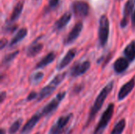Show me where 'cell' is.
Masks as SVG:
<instances>
[{
	"label": "cell",
	"mask_w": 135,
	"mask_h": 134,
	"mask_svg": "<svg viewBox=\"0 0 135 134\" xmlns=\"http://www.w3.org/2000/svg\"><path fill=\"white\" fill-rule=\"evenodd\" d=\"M113 85H114V82L113 81H112L109 84H108L102 89V91L100 92V94L97 97V99H96L93 107L90 109V111H89V117H88V120H87V122L85 123V127H87L88 126L90 125V123L93 121V119L95 118V117L97 116L98 112L100 111V109L103 107V105H104L107 97L108 96V95L112 92V90L113 88Z\"/></svg>",
	"instance_id": "cell-1"
},
{
	"label": "cell",
	"mask_w": 135,
	"mask_h": 134,
	"mask_svg": "<svg viewBox=\"0 0 135 134\" xmlns=\"http://www.w3.org/2000/svg\"><path fill=\"white\" fill-rule=\"evenodd\" d=\"M66 74V73H59V74L56 75L51 80V81L48 85H47L44 88H43L41 89V91L38 93L36 101L40 102L43 100H44L45 98H47V96H49L50 95H51L54 92V91L57 88V87L63 81V79L65 78Z\"/></svg>",
	"instance_id": "cell-2"
},
{
	"label": "cell",
	"mask_w": 135,
	"mask_h": 134,
	"mask_svg": "<svg viewBox=\"0 0 135 134\" xmlns=\"http://www.w3.org/2000/svg\"><path fill=\"white\" fill-rule=\"evenodd\" d=\"M114 111H115L114 103H110L106 108V110L103 112L101 118L98 122L97 127L94 130L93 134H103L112 118V116L114 115Z\"/></svg>",
	"instance_id": "cell-3"
},
{
	"label": "cell",
	"mask_w": 135,
	"mask_h": 134,
	"mask_svg": "<svg viewBox=\"0 0 135 134\" xmlns=\"http://www.w3.org/2000/svg\"><path fill=\"white\" fill-rule=\"evenodd\" d=\"M66 92H61L59 94H57V96L53 98L48 103H47L40 111L39 114L41 115V117H46L50 115H51L52 113H54L56 109L59 107L60 103L62 102V100L65 98Z\"/></svg>",
	"instance_id": "cell-4"
},
{
	"label": "cell",
	"mask_w": 135,
	"mask_h": 134,
	"mask_svg": "<svg viewBox=\"0 0 135 134\" xmlns=\"http://www.w3.org/2000/svg\"><path fill=\"white\" fill-rule=\"evenodd\" d=\"M73 118V114H67L59 118L55 123L51 127L48 134H62Z\"/></svg>",
	"instance_id": "cell-5"
},
{
	"label": "cell",
	"mask_w": 135,
	"mask_h": 134,
	"mask_svg": "<svg viewBox=\"0 0 135 134\" xmlns=\"http://www.w3.org/2000/svg\"><path fill=\"white\" fill-rule=\"evenodd\" d=\"M98 36L100 45L104 46L109 36V20L106 15H102L100 19Z\"/></svg>",
	"instance_id": "cell-6"
},
{
	"label": "cell",
	"mask_w": 135,
	"mask_h": 134,
	"mask_svg": "<svg viewBox=\"0 0 135 134\" xmlns=\"http://www.w3.org/2000/svg\"><path fill=\"white\" fill-rule=\"evenodd\" d=\"M72 8L75 16L78 17H85L89 10V6L86 2L84 1H76L73 3Z\"/></svg>",
	"instance_id": "cell-7"
},
{
	"label": "cell",
	"mask_w": 135,
	"mask_h": 134,
	"mask_svg": "<svg viewBox=\"0 0 135 134\" xmlns=\"http://www.w3.org/2000/svg\"><path fill=\"white\" fill-rule=\"evenodd\" d=\"M90 62L85 61L81 63H77L71 69V75L73 77H79L86 73L90 68Z\"/></svg>",
	"instance_id": "cell-8"
},
{
	"label": "cell",
	"mask_w": 135,
	"mask_h": 134,
	"mask_svg": "<svg viewBox=\"0 0 135 134\" xmlns=\"http://www.w3.org/2000/svg\"><path fill=\"white\" fill-rule=\"evenodd\" d=\"M135 86V78H132L131 80H130L128 82H127L125 85H123L122 86V88H120L119 94H118V100H123L134 89Z\"/></svg>",
	"instance_id": "cell-9"
},
{
	"label": "cell",
	"mask_w": 135,
	"mask_h": 134,
	"mask_svg": "<svg viewBox=\"0 0 135 134\" xmlns=\"http://www.w3.org/2000/svg\"><path fill=\"white\" fill-rule=\"evenodd\" d=\"M42 118L41 115L39 114V112L36 113L30 119L28 120V122L25 124L21 130V134H28L31 132V130L36 126V124L40 121Z\"/></svg>",
	"instance_id": "cell-10"
},
{
	"label": "cell",
	"mask_w": 135,
	"mask_h": 134,
	"mask_svg": "<svg viewBox=\"0 0 135 134\" xmlns=\"http://www.w3.org/2000/svg\"><path fill=\"white\" fill-rule=\"evenodd\" d=\"M135 6V0H128L127 2L125 5L124 10H123V17L121 21V26L123 28L126 27L128 24L129 17L132 13Z\"/></svg>",
	"instance_id": "cell-11"
},
{
	"label": "cell",
	"mask_w": 135,
	"mask_h": 134,
	"mask_svg": "<svg viewBox=\"0 0 135 134\" xmlns=\"http://www.w3.org/2000/svg\"><path fill=\"white\" fill-rule=\"evenodd\" d=\"M83 28V24L82 22H78L74 28H72V30L70 31V32L69 33L68 36L66 39L65 41V44H70L71 43H73L74 40H76V39L79 36L81 30Z\"/></svg>",
	"instance_id": "cell-12"
},
{
	"label": "cell",
	"mask_w": 135,
	"mask_h": 134,
	"mask_svg": "<svg viewBox=\"0 0 135 134\" xmlns=\"http://www.w3.org/2000/svg\"><path fill=\"white\" fill-rule=\"evenodd\" d=\"M75 54H76V50L75 49H70V50H69L68 52L66 53V54L64 56V58L59 62L57 69L59 70H61L63 68H65L68 64H70L71 62V61L74 59Z\"/></svg>",
	"instance_id": "cell-13"
},
{
	"label": "cell",
	"mask_w": 135,
	"mask_h": 134,
	"mask_svg": "<svg viewBox=\"0 0 135 134\" xmlns=\"http://www.w3.org/2000/svg\"><path fill=\"white\" fill-rule=\"evenodd\" d=\"M128 66H129V60L125 58H118L114 64L115 71L118 73H120L125 71L128 68Z\"/></svg>",
	"instance_id": "cell-14"
},
{
	"label": "cell",
	"mask_w": 135,
	"mask_h": 134,
	"mask_svg": "<svg viewBox=\"0 0 135 134\" xmlns=\"http://www.w3.org/2000/svg\"><path fill=\"white\" fill-rule=\"evenodd\" d=\"M71 18V13L70 12H66V13H64L55 24V27L57 30H60L62 28H64L70 21Z\"/></svg>",
	"instance_id": "cell-15"
},
{
	"label": "cell",
	"mask_w": 135,
	"mask_h": 134,
	"mask_svg": "<svg viewBox=\"0 0 135 134\" xmlns=\"http://www.w3.org/2000/svg\"><path fill=\"white\" fill-rule=\"evenodd\" d=\"M55 58V54L53 52H51L49 54H47L45 57H44L36 66V69H40V68H43L46 66H47L48 64H50L51 62H52Z\"/></svg>",
	"instance_id": "cell-16"
},
{
	"label": "cell",
	"mask_w": 135,
	"mask_h": 134,
	"mask_svg": "<svg viewBox=\"0 0 135 134\" xmlns=\"http://www.w3.org/2000/svg\"><path fill=\"white\" fill-rule=\"evenodd\" d=\"M23 6H24V1L23 0H21L19 2H17V4L15 6V7L13 9V10L12 12V14L10 16V18H9V21L11 22L16 21L19 17V16L21 15V11L23 9Z\"/></svg>",
	"instance_id": "cell-17"
},
{
	"label": "cell",
	"mask_w": 135,
	"mask_h": 134,
	"mask_svg": "<svg viewBox=\"0 0 135 134\" xmlns=\"http://www.w3.org/2000/svg\"><path fill=\"white\" fill-rule=\"evenodd\" d=\"M124 54L129 61H133L135 58V41L131 42L124 50Z\"/></svg>",
	"instance_id": "cell-18"
},
{
	"label": "cell",
	"mask_w": 135,
	"mask_h": 134,
	"mask_svg": "<svg viewBox=\"0 0 135 134\" xmlns=\"http://www.w3.org/2000/svg\"><path fill=\"white\" fill-rule=\"evenodd\" d=\"M27 33H28V30L27 28H21L17 32V34L13 36V38L12 39L11 42H10V46H13V45H15L16 43H17L18 42H20L21 40H22L26 36H27Z\"/></svg>",
	"instance_id": "cell-19"
},
{
	"label": "cell",
	"mask_w": 135,
	"mask_h": 134,
	"mask_svg": "<svg viewBox=\"0 0 135 134\" xmlns=\"http://www.w3.org/2000/svg\"><path fill=\"white\" fill-rule=\"evenodd\" d=\"M44 47V45L42 43H36V44H31L27 51V54L29 57H32L36 55L38 53H40Z\"/></svg>",
	"instance_id": "cell-20"
},
{
	"label": "cell",
	"mask_w": 135,
	"mask_h": 134,
	"mask_svg": "<svg viewBox=\"0 0 135 134\" xmlns=\"http://www.w3.org/2000/svg\"><path fill=\"white\" fill-rule=\"evenodd\" d=\"M126 127V120L124 118L120 119L116 122L113 130H112L111 134H123Z\"/></svg>",
	"instance_id": "cell-21"
},
{
	"label": "cell",
	"mask_w": 135,
	"mask_h": 134,
	"mask_svg": "<svg viewBox=\"0 0 135 134\" xmlns=\"http://www.w3.org/2000/svg\"><path fill=\"white\" fill-rule=\"evenodd\" d=\"M22 123H23V119H22V118H19V119L16 120V121L9 126V130H9L8 133L9 134L16 133L19 130V129L21 128Z\"/></svg>",
	"instance_id": "cell-22"
},
{
	"label": "cell",
	"mask_w": 135,
	"mask_h": 134,
	"mask_svg": "<svg viewBox=\"0 0 135 134\" xmlns=\"http://www.w3.org/2000/svg\"><path fill=\"white\" fill-rule=\"evenodd\" d=\"M44 77V73L42 72H38V73H34L33 75L31 76L30 77V82L31 84H38L40 81H42Z\"/></svg>",
	"instance_id": "cell-23"
},
{
	"label": "cell",
	"mask_w": 135,
	"mask_h": 134,
	"mask_svg": "<svg viewBox=\"0 0 135 134\" xmlns=\"http://www.w3.org/2000/svg\"><path fill=\"white\" fill-rule=\"evenodd\" d=\"M18 54H19V51H14V52H12V53H10V54L6 55V56L4 57V58H3L2 62H3L4 64H6V63L10 62H11V61Z\"/></svg>",
	"instance_id": "cell-24"
},
{
	"label": "cell",
	"mask_w": 135,
	"mask_h": 134,
	"mask_svg": "<svg viewBox=\"0 0 135 134\" xmlns=\"http://www.w3.org/2000/svg\"><path fill=\"white\" fill-rule=\"evenodd\" d=\"M38 96V93H36V92H32L29 93V95L27 97V101H31V100H33L35 99H36Z\"/></svg>",
	"instance_id": "cell-25"
},
{
	"label": "cell",
	"mask_w": 135,
	"mask_h": 134,
	"mask_svg": "<svg viewBox=\"0 0 135 134\" xmlns=\"http://www.w3.org/2000/svg\"><path fill=\"white\" fill-rule=\"evenodd\" d=\"M59 0H50L49 1V6L51 7V8L55 7L59 4Z\"/></svg>",
	"instance_id": "cell-26"
},
{
	"label": "cell",
	"mask_w": 135,
	"mask_h": 134,
	"mask_svg": "<svg viewBox=\"0 0 135 134\" xmlns=\"http://www.w3.org/2000/svg\"><path fill=\"white\" fill-rule=\"evenodd\" d=\"M6 97V93L5 92H1V95H0V101H1L2 103L3 101L5 100Z\"/></svg>",
	"instance_id": "cell-27"
},
{
	"label": "cell",
	"mask_w": 135,
	"mask_h": 134,
	"mask_svg": "<svg viewBox=\"0 0 135 134\" xmlns=\"http://www.w3.org/2000/svg\"><path fill=\"white\" fill-rule=\"evenodd\" d=\"M131 20H132V24L135 25V9L134 11V13H133V15H132V18H131Z\"/></svg>",
	"instance_id": "cell-28"
},
{
	"label": "cell",
	"mask_w": 135,
	"mask_h": 134,
	"mask_svg": "<svg viewBox=\"0 0 135 134\" xmlns=\"http://www.w3.org/2000/svg\"><path fill=\"white\" fill-rule=\"evenodd\" d=\"M6 130H5L3 128H2V129L0 130V134H6Z\"/></svg>",
	"instance_id": "cell-29"
},
{
	"label": "cell",
	"mask_w": 135,
	"mask_h": 134,
	"mask_svg": "<svg viewBox=\"0 0 135 134\" xmlns=\"http://www.w3.org/2000/svg\"><path fill=\"white\" fill-rule=\"evenodd\" d=\"M35 134H40V133H36Z\"/></svg>",
	"instance_id": "cell-30"
}]
</instances>
